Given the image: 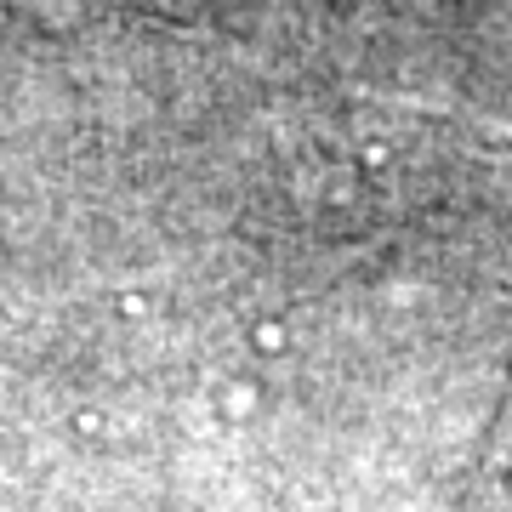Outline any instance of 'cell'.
I'll return each mask as SVG.
<instances>
[{
  "mask_svg": "<svg viewBox=\"0 0 512 512\" xmlns=\"http://www.w3.org/2000/svg\"><path fill=\"white\" fill-rule=\"evenodd\" d=\"M490 478L512 495V382H507V404H501V421H495V444H490Z\"/></svg>",
  "mask_w": 512,
  "mask_h": 512,
  "instance_id": "1",
  "label": "cell"
}]
</instances>
